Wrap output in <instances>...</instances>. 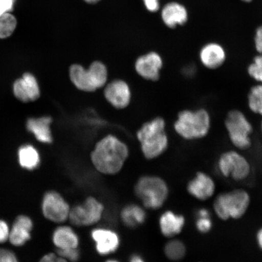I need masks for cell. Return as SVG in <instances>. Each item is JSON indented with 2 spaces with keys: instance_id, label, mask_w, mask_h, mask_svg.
I'll return each instance as SVG.
<instances>
[{
  "instance_id": "cell-24",
  "label": "cell",
  "mask_w": 262,
  "mask_h": 262,
  "mask_svg": "<svg viewBox=\"0 0 262 262\" xmlns=\"http://www.w3.org/2000/svg\"><path fill=\"white\" fill-rule=\"evenodd\" d=\"M184 242L179 239H172L167 242L164 247V253L169 260L179 261L184 258L186 254Z\"/></svg>"
},
{
  "instance_id": "cell-37",
  "label": "cell",
  "mask_w": 262,
  "mask_h": 262,
  "mask_svg": "<svg viewBox=\"0 0 262 262\" xmlns=\"http://www.w3.org/2000/svg\"><path fill=\"white\" fill-rule=\"evenodd\" d=\"M129 262H145L142 257L138 254H134L131 256Z\"/></svg>"
},
{
  "instance_id": "cell-27",
  "label": "cell",
  "mask_w": 262,
  "mask_h": 262,
  "mask_svg": "<svg viewBox=\"0 0 262 262\" xmlns=\"http://www.w3.org/2000/svg\"><path fill=\"white\" fill-rule=\"evenodd\" d=\"M16 26L17 21L11 13L0 16V39L7 38L11 36Z\"/></svg>"
},
{
  "instance_id": "cell-31",
  "label": "cell",
  "mask_w": 262,
  "mask_h": 262,
  "mask_svg": "<svg viewBox=\"0 0 262 262\" xmlns=\"http://www.w3.org/2000/svg\"><path fill=\"white\" fill-rule=\"evenodd\" d=\"M16 0H0V16L9 14L14 9Z\"/></svg>"
},
{
  "instance_id": "cell-11",
  "label": "cell",
  "mask_w": 262,
  "mask_h": 262,
  "mask_svg": "<svg viewBox=\"0 0 262 262\" xmlns=\"http://www.w3.org/2000/svg\"><path fill=\"white\" fill-rule=\"evenodd\" d=\"M163 66L162 57L156 52H150L142 55L137 59L134 64L136 73L140 77L151 81H157L160 79Z\"/></svg>"
},
{
  "instance_id": "cell-22",
  "label": "cell",
  "mask_w": 262,
  "mask_h": 262,
  "mask_svg": "<svg viewBox=\"0 0 262 262\" xmlns=\"http://www.w3.org/2000/svg\"><path fill=\"white\" fill-rule=\"evenodd\" d=\"M120 218L126 227L135 228L145 223L146 213L140 206L130 204L126 206L121 211Z\"/></svg>"
},
{
  "instance_id": "cell-32",
  "label": "cell",
  "mask_w": 262,
  "mask_h": 262,
  "mask_svg": "<svg viewBox=\"0 0 262 262\" xmlns=\"http://www.w3.org/2000/svg\"><path fill=\"white\" fill-rule=\"evenodd\" d=\"M9 226L4 221L0 220V244L5 243L9 236Z\"/></svg>"
},
{
  "instance_id": "cell-4",
  "label": "cell",
  "mask_w": 262,
  "mask_h": 262,
  "mask_svg": "<svg viewBox=\"0 0 262 262\" xmlns=\"http://www.w3.org/2000/svg\"><path fill=\"white\" fill-rule=\"evenodd\" d=\"M210 127V115L204 108L180 111L173 124L176 133L186 140L204 138L208 135Z\"/></svg>"
},
{
  "instance_id": "cell-25",
  "label": "cell",
  "mask_w": 262,
  "mask_h": 262,
  "mask_svg": "<svg viewBox=\"0 0 262 262\" xmlns=\"http://www.w3.org/2000/svg\"><path fill=\"white\" fill-rule=\"evenodd\" d=\"M195 226L200 233L207 234L210 232L213 227V222L208 209L205 208L198 209L196 212Z\"/></svg>"
},
{
  "instance_id": "cell-18",
  "label": "cell",
  "mask_w": 262,
  "mask_h": 262,
  "mask_svg": "<svg viewBox=\"0 0 262 262\" xmlns=\"http://www.w3.org/2000/svg\"><path fill=\"white\" fill-rule=\"evenodd\" d=\"M33 222L30 217L21 215L16 218L9 232V240L15 247H21L31 238Z\"/></svg>"
},
{
  "instance_id": "cell-26",
  "label": "cell",
  "mask_w": 262,
  "mask_h": 262,
  "mask_svg": "<svg viewBox=\"0 0 262 262\" xmlns=\"http://www.w3.org/2000/svg\"><path fill=\"white\" fill-rule=\"evenodd\" d=\"M248 104L252 112L262 116V84L251 88L248 96Z\"/></svg>"
},
{
  "instance_id": "cell-36",
  "label": "cell",
  "mask_w": 262,
  "mask_h": 262,
  "mask_svg": "<svg viewBox=\"0 0 262 262\" xmlns=\"http://www.w3.org/2000/svg\"><path fill=\"white\" fill-rule=\"evenodd\" d=\"M255 238H256L258 247L262 251V227L257 231Z\"/></svg>"
},
{
  "instance_id": "cell-40",
  "label": "cell",
  "mask_w": 262,
  "mask_h": 262,
  "mask_svg": "<svg viewBox=\"0 0 262 262\" xmlns=\"http://www.w3.org/2000/svg\"><path fill=\"white\" fill-rule=\"evenodd\" d=\"M242 1L245 2H250L252 1V0H242Z\"/></svg>"
},
{
  "instance_id": "cell-10",
  "label": "cell",
  "mask_w": 262,
  "mask_h": 262,
  "mask_svg": "<svg viewBox=\"0 0 262 262\" xmlns=\"http://www.w3.org/2000/svg\"><path fill=\"white\" fill-rule=\"evenodd\" d=\"M41 210L48 220L61 224L68 220L71 207L60 193L50 191L46 193L42 199Z\"/></svg>"
},
{
  "instance_id": "cell-17",
  "label": "cell",
  "mask_w": 262,
  "mask_h": 262,
  "mask_svg": "<svg viewBox=\"0 0 262 262\" xmlns=\"http://www.w3.org/2000/svg\"><path fill=\"white\" fill-rule=\"evenodd\" d=\"M199 57L205 68L209 70H216L224 64L227 54L221 45L210 42L201 49Z\"/></svg>"
},
{
  "instance_id": "cell-13",
  "label": "cell",
  "mask_w": 262,
  "mask_h": 262,
  "mask_svg": "<svg viewBox=\"0 0 262 262\" xmlns=\"http://www.w3.org/2000/svg\"><path fill=\"white\" fill-rule=\"evenodd\" d=\"M91 235L95 242L97 253L101 255L114 253L119 247L120 237L112 229L104 228L94 229Z\"/></svg>"
},
{
  "instance_id": "cell-35",
  "label": "cell",
  "mask_w": 262,
  "mask_h": 262,
  "mask_svg": "<svg viewBox=\"0 0 262 262\" xmlns=\"http://www.w3.org/2000/svg\"><path fill=\"white\" fill-rule=\"evenodd\" d=\"M255 47L256 51L262 54V26L257 29L254 38Z\"/></svg>"
},
{
  "instance_id": "cell-19",
  "label": "cell",
  "mask_w": 262,
  "mask_h": 262,
  "mask_svg": "<svg viewBox=\"0 0 262 262\" xmlns=\"http://www.w3.org/2000/svg\"><path fill=\"white\" fill-rule=\"evenodd\" d=\"M161 16L164 24L169 28L183 25L188 19L187 10L184 6L177 2L168 3L164 6Z\"/></svg>"
},
{
  "instance_id": "cell-2",
  "label": "cell",
  "mask_w": 262,
  "mask_h": 262,
  "mask_svg": "<svg viewBox=\"0 0 262 262\" xmlns=\"http://www.w3.org/2000/svg\"><path fill=\"white\" fill-rule=\"evenodd\" d=\"M136 136L143 155L147 159L157 158L168 148L169 140L166 132V122L162 117H156L144 123Z\"/></svg>"
},
{
  "instance_id": "cell-15",
  "label": "cell",
  "mask_w": 262,
  "mask_h": 262,
  "mask_svg": "<svg viewBox=\"0 0 262 262\" xmlns=\"http://www.w3.org/2000/svg\"><path fill=\"white\" fill-rule=\"evenodd\" d=\"M186 189L193 198L205 201L214 195L215 184L214 180L208 173L199 172L189 180Z\"/></svg>"
},
{
  "instance_id": "cell-3",
  "label": "cell",
  "mask_w": 262,
  "mask_h": 262,
  "mask_svg": "<svg viewBox=\"0 0 262 262\" xmlns=\"http://www.w3.org/2000/svg\"><path fill=\"white\" fill-rule=\"evenodd\" d=\"M69 77L77 90L93 93L107 84V68L100 61H93L87 69L80 64H73L69 68Z\"/></svg>"
},
{
  "instance_id": "cell-38",
  "label": "cell",
  "mask_w": 262,
  "mask_h": 262,
  "mask_svg": "<svg viewBox=\"0 0 262 262\" xmlns=\"http://www.w3.org/2000/svg\"><path fill=\"white\" fill-rule=\"evenodd\" d=\"M83 1L87 3H90V4H95V3H98L100 0H83Z\"/></svg>"
},
{
  "instance_id": "cell-9",
  "label": "cell",
  "mask_w": 262,
  "mask_h": 262,
  "mask_svg": "<svg viewBox=\"0 0 262 262\" xmlns=\"http://www.w3.org/2000/svg\"><path fill=\"white\" fill-rule=\"evenodd\" d=\"M104 210L102 203L94 196H89L82 204L71 208L68 219L77 227H89L101 220Z\"/></svg>"
},
{
  "instance_id": "cell-41",
  "label": "cell",
  "mask_w": 262,
  "mask_h": 262,
  "mask_svg": "<svg viewBox=\"0 0 262 262\" xmlns=\"http://www.w3.org/2000/svg\"><path fill=\"white\" fill-rule=\"evenodd\" d=\"M261 133H262V122H261Z\"/></svg>"
},
{
  "instance_id": "cell-33",
  "label": "cell",
  "mask_w": 262,
  "mask_h": 262,
  "mask_svg": "<svg viewBox=\"0 0 262 262\" xmlns=\"http://www.w3.org/2000/svg\"><path fill=\"white\" fill-rule=\"evenodd\" d=\"M39 262H70L64 259L57 253H51L44 255Z\"/></svg>"
},
{
  "instance_id": "cell-39",
  "label": "cell",
  "mask_w": 262,
  "mask_h": 262,
  "mask_svg": "<svg viewBox=\"0 0 262 262\" xmlns=\"http://www.w3.org/2000/svg\"><path fill=\"white\" fill-rule=\"evenodd\" d=\"M105 262H120V261H119L117 260H115V259H110V260H107Z\"/></svg>"
},
{
  "instance_id": "cell-5",
  "label": "cell",
  "mask_w": 262,
  "mask_h": 262,
  "mask_svg": "<svg viewBox=\"0 0 262 262\" xmlns=\"http://www.w3.org/2000/svg\"><path fill=\"white\" fill-rule=\"evenodd\" d=\"M134 191L144 207L154 210L162 207L169 193L168 185L165 180L155 176L140 178L136 183Z\"/></svg>"
},
{
  "instance_id": "cell-21",
  "label": "cell",
  "mask_w": 262,
  "mask_h": 262,
  "mask_svg": "<svg viewBox=\"0 0 262 262\" xmlns=\"http://www.w3.org/2000/svg\"><path fill=\"white\" fill-rule=\"evenodd\" d=\"M52 242L57 250L78 248L80 241L77 234L69 226H60L55 229Z\"/></svg>"
},
{
  "instance_id": "cell-14",
  "label": "cell",
  "mask_w": 262,
  "mask_h": 262,
  "mask_svg": "<svg viewBox=\"0 0 262 262\" xmlns=\"http://www.w3.org/2000/svg\"><path fill=\"white\" fill-rule=\"evenodd\" d=\"M15 97L22 102L27 103L38 99L40 96V86L34 75L25 73L13 85Z\"/></svg>"
},
{
  "instance_id": "cell-23",
  "label": "cell",
  "mask_w": 262,
  "mask_h": 262,
  "mask_svg": "<svg viewBox=\"0 0 262 262\" xmlns=\"http://www.w3.org/2000/svg\"><path fill=\"white\" fill-rule=\"evenodd\" d=\"M18 162L23 168L34 170L40 163V156L35 147L31 145L20 147L18 152Z\"/></svg>"
},
{
  "instance_id": "cell-7",
  "label": "cell",
  "mask_w": 262,
  "mask_h": 262,
  "mask_svg": "<svg viewBox=\"0 0 262 262\" xmlns=\"http://www.w3.org/2000/svg\"><path fill=\"white\" fill-rule=\"evenodd\" d=\"M225 125L232 145L241 150L250 148L252 145L250 135L253 128L243 113L237 110L229 111Z\"/></svg>"
},
{
  "instance_id": "cell-1",
  "label": "cell",
  "mask_w": 262,
  "mask_h": 262,
  "mask_svg": "<svg viewBox=\"0 0 262 262\" xmlns=\"http://www.w3.org/2000/svg\"><path fill=\"white\" fill-rule=\"evenodd\" d=\"M128 156L127 146L113 135H107L98 141L90 155L95 169L104 175L119 173Z\"/></svg>"
},
{
  "instance_id": "cell-29",
  "label": "cell",
  "mask_w": 262,
  "mask_h": 262,
  "mask_svg": "<svg viewBox=\"0 0 262 262\" xmlns=\"http://www.w3.org/2000/svg\"><path fill=\"white\" fill-rule=\"evenodd\" d=\"M55 253L70 262H77L80 257V252L78 248L67 249V250H57Z\"/></svg>"
},
{
  "instance_id": "cell-34",
  "label": "cell",
  "mask_w": 262,
  "mask_h": 262,
  "mask_svg": "<svg viewBox=\"0 0 262 262\" xmlns=\"http://www.w3.org/2000/svg\"><path fill=\"white\" fill-rule=\"evenodd\" d=\"M147 11L150 12H156L160 9L159 0H143Z\"/></svg>"
},
{
  "instance_id": "cell-12",
  "label": "cell",
  "mask_w": 262,
  "mask_h": 262,
  "mask_svg": "<svg viewBox=\"0 0 262 262\" xmlns=\"http://www.w3.org/2000/svg\"><path fill=\"white\" fill-rule=\"evenodd\" d=\"M104 97L111 106L123 110L131 102V91L129 85L122 80H115L104 86Z\"/></svg>"
},
{
  "instance_id": "cell-28",
  "label": "cell",
  "mask_w": 262,
  "mask_h": 262,
  "mask_svg": "<svg viewBox=\"0 0 262 262\" xmlns=\"http://www.w3.org/2000/svg\"><path fill=\"white\" fill-rule=\"evenodd\" d=\"M248 73L253 79L262 84V54L254 57L253 61L248 66Z\"/></svg>"
},
{
  "instance_id": "cell-16",
  "label": "cell",
  "mask_w": 262,
  "mask_h": 262,
  "mask_svg": "<svg viewBox=\"0 0 262 262\" xmlns=\"http://www.w3.org/2000/svg\"><path fill=\"white\" fill-rule=\"evenodd\" d=\"M159 224L164 236L171 238L181 233L185 228L186 219L182 214L168 210L160 215Z\"/></svg>"
},
{
  "instance_id": "cell-30",
  "label": "cell",
  "mask_w": 262,
  "mask_h": 262,
  "mask_svg": "<svg viewBox=\"0 0 262 262\" xmlns=\"http://www.w3.org/2000/svg\"><path fill=\"white\" fill-rule=\"evenodd\" d=\"M0 262H19L12 251L7 249H0Z\"/></svg>"
},
{
  "instance_id": "cell-8",
  "label": "cell",
  "mask_w": 262,
  "mask_h": 262,
  "mask_svg": "<svg viewBox=\"0 0 262 262\" xmlns=\"http://www.w3.org/2000/svg\"><path fill=\"white\" fill-rule=\"evenodd\" d=\"M219 173L225 178L235 181H243L250 176L251 167L250 162L235 150H228L219 157L217 162Z\"/></svg>"
},
{
  "instance_id": "cell-6",
  "label": "cell",
  "mask_w": 262,
  "mask_h": 262,
  "mask_svg": "<svg viewBox=\"0 0 262 262\" xmlns=\"http://www.w3.org/2000/svg\"><path fill=\"white\" fill-rule=\"evenodd\" d=\"M249 193L243 189L222 193L215 199L214 210L222 221L239 219L243 217L250 205Z\"/></svg>"
},
{
  "instance_id": "cell-20",
  "label": "cell",
  "mask_w": 262,
  "mask_h": 262,
  "mask_svg": "<svg viewBox=\"0 0 262 262\" xmlns=\"http://www.w3.org/2000/svg\"><path fill=\"white\" fill-rule=\"evenodd\" d=\"M52 122V118L49 116L31 118L28 120L26 127L34 134L38 142L51 143L53 141L50 127Z\"/></svg>"
}]
</instances>
